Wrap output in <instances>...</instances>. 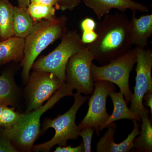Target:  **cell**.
I'll use <instances>...</instances> for the list:
<instances>
[{"label": "cell", "instance_id": "obj_1", "mask_svg": "<svg viewBox=\"0 0 152 152\" xmlns=\"http://www.w3.org/2000/svg\"><path fill=\"white\" fill-rule=\"evenodd\" d=\"M130 20L123 12L107 14L97 24L98 37L86 45L94 60L102 65L126 53L132 49L129 32Z\"/></svg>", "mask_w": 152, "mask_h": 152}, {"label": "cell", "instance_id": "obj_29", "mask_svg": "<svg viewBox=\"0 0 152 152\" xmlns=\"http://www.w3.org/2000/svg\"><path fill=\"white\" fill-rule=\"evenodd\" d=\"M145 101V104L150 108V113L152 114V91L148 92L144 95L143 101Z\"/></svg>", "mask_w": 152, "mask_h": 152}, {"label": "cell", "instance_id": "obj_16", "mask_svg": "<svg viewBox=\"0 0 152 152\" xmlns=\"http://www.w3.org/2000/svg\"><path fill=\"white\" fill-rule=\"evenodd\" d=\"M35 23L28 12L27 8L14 7L13 23L14 36L26 38L31 33Z\"/></svg>", "mask_w": 152, "mask_h": 152}, {"label": "cell", "instance_id": "obj_15", "mask_svg": "<svg viewBox=\"0 0 152 152\" xmlns=\"http://www.w3.org/2000/svg\"><path fill=\"white\" fill-rule=\"evenodd\" d=\"M24 38L12 37L0 42V66L12 61L23 59Z\"/></svg>", "mask_w": 152, "mask_h": 152}, {"label": "cell", "instance_id": "obj_20", "mask_svg": "<svg viewBox=\"0 0 152 152\" xmlns=\"http://www.w3.org/2000/svg\"><path fill=\"white\" fill-rule=\"evenodd\" d=\"M27 10L35 23L43 20H51L56 18V9L52 6L30 3Z\"/></svg>", "mask_w": 152, "mask_h": 152}, {"label": "cell", "instance_id": "obj_8", "mask_svg": "<svg viewBox=\"0 0 152 152\" xmlns=\"http://www.w3.org/2000/svg\"><path fill=\"white\" fill-rule=\"evenodd\" d=\"M136 48V84L130 109L141 119L145 108L143 98L146 93L152 91V50L148 48Z\"/></svg>", "mask_w": 152, "mask_h": 152}, {"label": "cell", "instance_id": "obj_17", "mask_svg": "<svg viewBox=\"0 0 152 152\" xmlns=\"http://www.w3.org/2000/svg\"><path fill=\"white\" fill-rule=\"evenodd\" d=\"M149 113L148 109L145 107L141 117L140 135L133 141V148L140 151H152V124L149 117Z\"/></svg>", "mask_w": 152, "mask_h": 152}, {"label": "cell", "instance_id": "obj_4", "mask_svg": "<svg viewBox=\"0 0 152 152\" xmlns=\"http://www.w3.org/2000/svg\"><path fill=\"white\" fill-rule=\"evenodd\" d=\"M75 102L67 112L54 119H48L43 126L44 132L52 128L55 130V135L51 140L44 143L34 145L33 150L36 152H49L55 145L64 146L69 140L78 138L80 130L76 124V114L80 108L85 103L88 97L77 92L74 94Z\"/></svg>", "mask_w": 152, "mask_h": 152}, {"label": "cell", "instance_id": "obj_27", "mask_svg": "<svg viewBox=\"0 0 152 152\" xmlns=\"http://www.w3.org/2000/svg\"><path fill=\"white\" fill-rule=\"evenodd\" d=\"M55 152H84L83 144V143L77 147H72L71 146H59L56 149Z\"/></svg>", "mask_w": 152, "mask_h": 152}, {"label": "cell", "instance_id": "obj_26", "mask_svg": "<svg viewBox=\"0 0 152 152\" xmlns=\"http://www.w3.org/2000/svg\"><path fill=\"white\" fill-rule=\"evenodd\" d=\"M97 37V33L95 31H85L82 32L81 39L84 44L88 45L94 42Z\"/></svg>", "mask_w": 152, "mask_h": 152}, {"label": "cell", "instance_id": "obj_31", "mask_svg": "<svg viewBox=\"0 0 152 152\" xmlns=\"http://www.w3.org/2000/svg\"><path fill=\"white\" fill-rule=\"evenodd\" d=\"M4 105L5 104H0V121H1V117L2 113L3 107Z\"/></svg>", "mask_w": 152, "mask_h": 152}, {"label": "cell", "instance_id": "obj_11", "mask_svg": "<svg viewBox=\"0 0 152 152\" xmlns=\"http://www.w3.org/2000/svg\"><path fill=\"white\" fill-rule=\"evenodd\" d=\"M134 128L127 137L120 143H115L114 141V136L117 126L114 122L107 127L108 130L104 136L98 142L96 146L98 152H128L133 148V141L136 137L140 134V124L136 120H132Z\"/></svg>", "mask_w": 152, "mask_h": 152}, {"label": "cell", "instance_id": "obj_22", "mask_svg": "<svg viewBox=\"0 0 152 152\" xmlns=\"http://www.w3.org/2000/svg\"><path fill=\"white\" fill-rule=\"evenodd\" d=\"M94 129L91 127H86L80 130L79 136L83 139L84 152H91V141Z\"/></svg>", "mask_w": 152, "mask_h": 152}, {"label": "cell", "instance_id": "obj_18", "mask_svg": "<svg viewBox=\"0 0 152 152\" xmlns=\"http://www.w3.org/2000/svg\"><path fill=\"white\" fill-rule=\"evenodd\" d=\"M18 95V88L13 74L6 72L0 75V104L12 105L15 103Z\"/></svg>", "mask_w": 152, "mask_h": 152}, {"label": "cell", "instance_id": "obj_23", "mask_svg": "<svg viewBox=\"0 0 152 152\" xmlns=\"http://www.w3.org/2000/svg\"><path fill=\"white\" fill-rule=\"evenodd\" d=\"M18 150L15 147L11 140L0 128V152H17Z\"/></svg>", "mask_w": 152, "mask_h": 152}, {"label": "cell", "instance_id": "obj_12", "mask_svg": "<svg viewBox=\"0 0 152 152\" xmlns=\"http://www.w3.org/2000/svg\"><path fill=\"white\" fill-rule=\"evenodd\" d=\"M86 6L91 9L99 20L110 14L112 9L118 10L121 12L127 10L147 12L148 7L133 0H83Z\"/></svg>", "mask_w": 152, "mask_h": 152}, {"label": "cell", "instance_id": "obj_10", "mask_svg": "<svg viewBox=\"0 0 152 152\" xmlns=\"http://www.w3.org/2000/svg\"><path fill=\"white\" fill-rule=\"evenodd\" d=\"M53 74L34 71L26 88L28 99L26 113L39 108L64 83Z\"/></svg>", "mask_w": 152, "mask_h": 152}, {"label": "cell", "instance_id": "obj_25", "mask_svg": "<svg viewBox=\"0 0 152 152\" xmlns=\"http://www.w3.org/2000/svg\"><path fill=\"white\" fill-rule=\"evenodd\" d=\"M96 26L97 23L95 20L90 17H86L84 19L80 25L82 32L95 31Z\"/></svg>", "mask_w": 152, "mask_h": 152}, {"label": "cell", "instance_id": "obj_2", "mask_svg": "<svg viewBox=\"0 0 152 152\" xmlns=\"http://www.w3.org/2000/svg\"><path fill=\"white\" fill-rule=\"evenodd\" d=\"M67 18L65 16L35 23L31 33L25 38L24 55L21 61L22 77L28 81L30 70L36 59L44 50L67 33Z\"/></svg>", "mask_w": 152, "mask_h": 152}, {"label": "cell", "instance_id": "obj_24", "mask_svg": "<svg viewBox=\"0 0 152 152\" xmlns=\"http://www.w3.org/2000/svg\"><path fill=\"white\" fill-rule=\"evenodd\" d=\"M83 0H59V10L63 11L72 10L83 1Z\"/></svg>", "mask_w": 152, "mask_h": 152}, {"label": "cell", "instance_id": "obj_30", "mask_svg": "<svg viewBox=\"0 0 152 152\" xmlns=\"http://www.w3.org/2000/svg\"><path fill=\"white\" fill-rule=\"evenodd\" d=\"M18 3L19 7H21L27 8L30 4L31 0H17Z\"/></svg>", "mask_w": 152, "mask_h": 152}, {"label": "cell", "instance_id": "obj_7", "mask_svg": "<svg viewBox=\"0 0 152 152\" xmlns=\"http://www.w3.org/2000/svg\"><path fill=\"white\" fill-rule=\"evenodd\" d=\"M94 57L88 48L73 55L66 66L65 83L73 89L86 95H91L94 89L91 72Z\"/></svg>", "mask_w": 152, "mask_h": 152}, {"label": "cell", "instance_id": "obj_9", "mask_svg": "<svg viewBox=\"0 0 152 152\" xmlns=\"http://www.w3.org/2000/svg\"><path fill=\"white\" fill-rule=\"evenodd\" d=\"M94 86L93 94L88 103V111L78 127L80 130L93 128L99 135L100 127L110 116L106 108L107 98L111 91H115V87L112 82L106 80L94 82Z\"/></svg>", "mask_w": 152, "mask_h": 152}, {"label": "cell", "instance_id": "obj_3", "mask_svg": "<svg viewBox=\"0 0 152 152\" xmlns=\"http://www.w3.org/2000/svg\"><path fill=\"white\" fill-rule=\"evenodd\" d=\"M73 89L65 83L45 104L37 110L22 114L18 121L10 129H3L14 145L21 151H31L39 134L42 115L62 98L73 96Z\"/></svg>", "mask_w": 152, "mask_h": 152}, {"label": "cell", "instance_id": "obj_5", "mask_svg": "<svg viewBox=\"0 0 152 152\" xmlns=\"http://www.w3.org/2000/svg\"><path fill=\"white\" fill-rule=\"evenodd\" d=\"M86 47L77 31H67L58 47L49 54L35 61L32 69L34 71L51 73L65 83L66 68L68 61L73 55Z\"/></svg>", "mask_w": 152, "mask_h": 152}, {"label": "cell", "instance_id": "obj_13", "mask_svg": "<svg viewBox=\"0 0 152 152\" xmlns=\"http://www.w3.org/2000/svg\"><path fill=\"white\" fill-rule=\"evenodd\" d=\"M129 24L130 39L136 48H148V41L152 35V14L136 17V11H132Z\"/></svg>", "mask_w": 152, "mask_h": 152}, {"label": "cell", "instance_id": "obj_19", "mask_svg": "<svg viewBox=\"0 0 152 152\" xmlns=\"http://www.w3.org/2000/svg\"><path fill=\"white\" fill-rule=\"evenodd\" d=\"M14 7L9 0H0V39L4 40L13 37Z\"/></svg>", "mask_w": 152, "mask_h": 152}, {"label": "cell", "instance_id": "obj_6", "mask_svg": "<svg viewBox=\"0 0 152 152\" xmlns=\"http://www.w3.org/2000/svg\"><path fill=\"white\" fill-rule=\"evenodd\" d=\"M136 61L137 48H135L104 65L99 66L93 63L91 72L93 81H108L117 85L128 104L133 94L129 85L130 75Z\"/></svg>", "mask_w": 152, "mask_h": 152}, {"label": "cell", "instance_id": "obj_28", "mask_svg": "<svg viewBox=\"0 0 152 152\" xmlns=\"http://www.w3.org/2000/svg\"><path fill=\"white\" fill-rule=\"evenodd\" d=\"M58 1L59 0H31L30 3L52 6L55 7L56 10H59Z\"/></svg>", "mask_w": 152, "mask_h": 152}, {"label": "cell", "instance_id": "obj_21", "mask_svg": "<svg viewBox=\"0 0 152 152\" xmlns=\"http://www.w3.org/2000/svg\"><path fill=\"white\" fill-rule=\"evenodd\" d=\"M7 105L3 107L0 121V128L8 129L17 124L22 114L15 111L14 108H10Z\"/></svg>", "mask_w": 152, "mask_h": 152}, {"label": "cell", "instance_id": "obj_14", "mask_svg": "<svg viewBox=\"0 0 152 152\" xmlns=\"http://www.w3.org/2000/svg\"><path fill=\"white\" fill-rule=\"evenodd\" d=\"M108 96L111 99L114 104L113 111L106 122L100 127V131L107 128L111 123L124 119L132 121L136 120L141 124V119L138 115L128 107L124 95L121 91L119 92H117L115 91H112L109 93Z\"/></svg>", "mask_w": 152, "mask_h": 152}]
</instances>
